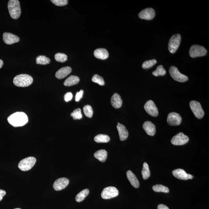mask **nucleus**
Listing matches in <instances>:
<instances>
[{"mask_svg":"<svg viewBox=\"0 0 209 209\" xmlns=\"http://www.w3.org/2000/svg\"><path fill=\"white\" fill-rule=\"evenodd\" d=\"M9 123L14 127L22 126L27 123L29 119L27 115L23 112H16L8 117Z\"/></svg>","mask_w":209,"mask_h":209,"instance_id":"1","label":"nucleus"},{"mask_svg":"<svg viewBox=\"0 0 209 209\" xmlns=\"http://www.w3.org/2000/svg\"><path fill=\"white\" fill-rule=\"evenodd\" d=\"M8 8L11 17L13 19H17L21 14L19 2L18 0H10L8 4Z\"/></svg>","mask_w":209,"mask_h":209,"instance_id":"2","label":"nucleus"},{"mask_svg":"<svg viewBox=\"0 0 209 209\" xmlns=\"http://www.w3.org/2000/svg\"><path fill=\"white\" fill-rule=\"evenodd\" d=\"M33 78L26 74H21L17 75L13 79V83L18 87H29L32 83Z\"/></svg>","mask_w":209,"mask_h":209,"instance_id":"3","label":"nucleus"},{"mask_svg":"<svg viewBox=\"0 0 209 209\" xmlns=\"http://www.w3.org/2000/svg\"><path fill=\"white\" fill-rule=\"evenodd\" d=\"M36 162V159L34 157H29L20 161L18 164V167L23 171L30 170L34 166Z\"/></svg>","mask_w":209,"mask_h":209,"instance_id":"4","label":"nucleus"},{"mask_svg":"<svg viewBox=\"0 0 209 209\" xmlns=\"http://www.w3.org/2000/svg\"><path fill=\"white\" fill-rule=\"evenodd\" d=\"M181 37L180 34L173 35L170 38L169 42V50L172 54H174L180 46Z\"/></svg>","mask_w":209,"mask_h":209,"instance_id":"5","label":"nucleus"},{"mask_svg":"<svg viewBox=\"0 0 209 209\" xmlns=\"http://www.w3.org/2000/svg\"><path fill=\"white\" fill-rule=\"evenodd\" d=\"M207 53L206 49L205 47L197 45H194L192 46L189 51L190 55L192 58L205 56Z\"/></svg>","mask_w":209,"mask_h":209,"instance_id":"6","label":"nucleus"},{"mask_svg":"<svg viewBox=\"0 0 209 209\" xmlns=\"http://www.w3.org/2000/svg\"><path fill=\"white\" fill-rule=\"evenodd\" d=\"M190 107L192 112L197 118L201 119L204 117L205 112L200 102L196 101H190Z\"/></svg>","mask_w":209,"mask_h":209,"instance_id":"7","label":"nucleus"},{"mask_svg":"<svg viewBox=\"0 0 209 209\" xmlns=\"http://www.w3.org/2000/svg\"><path fill=\"white\" fill-rule=\"evenodd\" d=\"M169 71L171 76L175 81L183 83L188 80L187 76L181 73L177 68L175 66H172L170 67Z\"/></svg>","mask_w":209,"mask_h":209,"instance_id":"8","label":"nucleus"},{"mask_svg":"<svg viewBox=\"0 0 209 209\" xmlns=\"http://www.w3.org/2000/svg\"><path fill=\"white\" fill-rule=\"evenodd\" d=\"M119 194V190L116 187L110 186L104 189L101 193V196L104 199L108 200L117 197Z\"/></svg>","mask_w":209,"mask_h":209,"instance_id":"9","label":"nucleus"},{"mask_svg":"<svg viewBox=\"0 0 209 209\" xmlns=\"http://www.w3.org/2000/svg\"><path fill=\"white\" fill-rule=\"evenodd\" d=\"M189 140L187 136L182 132H180L172 137L171 142L174 145H183L187 143Z\"/></svg>","mask_w":209,"mask_h":209,"instance_id":"10","label":"nucleus"},{"mask_svg":"<svg viewBox=\"0 0 209 209\" xmlns=\"http://www.w3.org/2000/svg\"><path fill=\"white\" fill-rule=\"evenodd\" d=\"M144 108L147 113L152 117H156L158 115V109L152 100L147 101L144 105Z\"/></svg>","mask_w":209,"mask_h":209,"instance_id":"11","label":"nucleus"},{"mask_svg":"<svg viewBox=\"0 0 209 209\" xmlns=\"http://www.w3.org/2000/svg\"><path fill=\"white\" fill-rule=\"evenodd\" d=\"M182 118L181 116L175 112L170 113L167 118V122L169 125L177 126L180 125L181 123Z\"/></svg>","mask_w":209,"mask_h":209,"instance_id":"12","label":"nucleus"},{"mask_svg":"<svg viewBox=\"0 0 209 209\" xmlns=\"http://www.w3.org/2000/svg\"><path fill=\"white\" fill-rule=\"evenodd\" d=\"M174 177L179 180H191L193 176L191 174H187L183 169H179L174 170L172 172Z\"/></svg>","mask_w":209,"mask_h":209,"instance_id":"13","label":"nucleus"},{"mask_svg":"<svg viewBox=\"0 0 209 209\" xmlns=\"http://www.w3.org/2000/svg\"><path fill=\"white\" fill-rule=\"evenodd\" d=\"M155 16V12L153 9L147 8L144 9L139 13V17L140 19L150 20L153 19Z\"/></svg>","mask_w":209,"mask_h":209,"instance_id":"14","label":"nucleus"},{"mask_svg":"<svg viewBox=\"0 0 209 209\" xmlns=\"http://www.w3.org/2000/svg\"><path fill=\"white\" fill-rule=\"evenodd\" d=\"M69 182L68 179L64 177L58 179L54 182L53 187L56 190L59 191L67 187L69 185Z\"/></svg>","mask_w":209,"mask_h":209,"instance_id":"15","label":"nucleus"},{"mask_svg":"<svg viewBox=\"0 0 209 209\" xmlns=\"http://www.w3.org/2000/svg\"><path fill=\"white\" fill-rule=\"evenodd\" d=\"M3 39L5 44L12 45L19 42V38L17 36L11 33H4L3 35Z\"/></svg>","mask_w":209,"mask_h":209,"instance_id":"16","label":"nucleus"},{"mask_svg":"<svg viewBox=\"0 0 209 209\" xmlns=\"http://www.w3.org/2000/svg\"><path fill=\"white\" fill-rule=\"evenodd\" d=\"M142 127L146 133L148 135L150 136L155 135L156 129L155 125L152 122L150 121H147L144 122Z\"/></svg>","mask_w":209,"mask_h":209,"instance_id":"17","label":"nucleus"},{"mask_svg":"<svg viewBox=\"0 0 209 209\" xmlns=\"http://www.w3.org/2000/svg\"><path fill=\"white\" fill-rule=\"evenodd\" d=\"M117 128L118 131L120 140L123 141L126 140L128 137L129 133L125 126L118 122Z\"/></svg>","mask_w":209,"mask_h":209,"instance_id":"18","label":"nucleus"},{"mask_svg":"<svg viewBox=\"0 0 209 209\" xmlns=\"http://www.w3.org/2000/svg\"><path fill=\"white\" fill-rule=\"evenodd\" d=\"M72 69L70 67H65L61 68L56 74V77L58 79L64 78L71 73Z\"/></svg>","mask_w":209,"mask_h":209,"instance_id":"19","label":"nucleus"},{"mask_svg":"<svg viewBox=\"0 0 209 209\" xmlns=\"http://www.w3.org/2000/svg\"><path fill=\"white\" fill-rule=\"evenodd\" d=\"M111 103L113 107L115 109L120 108L121 107L122 104L121 98L118 94L115 93L111 98Z\"/></svg>","mask_w":209,"mask_h":209,"instance_id":"20","label":"nucleus"},{"mask_svg":"<svg viewBox=\"0 0 209 209\" xmlns=\"http://www.w3.org/2000/svg\"><path fill=\"white\" fill-rule=\"evenodd\" d=\"M94 57L97 59L102 60H105L109 57V54L107 50L104 49H98L94 51Z\"/></svg>","mask_w":209,"mask_h":209,"instance_id":"21","label":"nucleus"},{"mask_svg":"<svg viewBox=\"0 0 209 209\" xmlns=\"http://www.w3.org/2000/svg\"><path fill=\"white\" fill-rule=\"evenodd\" d=\"M126 175L128 180L132 186L136 188H138L139 186V182L136 176L131 170L128 171Z\"/></svg>","mask_w":209,"mask_h":209,"instance_id":"22","label":"nucleus"},{"mask_svg":"<svg viewBox=\"0 0 209 209\" xmlns=\"http://www.w3.org/2000/svg\"><path fill=\"white\" fill-rule=\"evenodd\" d=\"M79 78L77 76L72 75L70 76L65 81L64 84L65 86L70 87L75 85L79 82Z\"/></svg>","mask_w":209,"mask_h":209,"instance_id":"23","label":"nucleus"},{"mask_svg":"<svg viewBox=\"0 0 209 209\" xmlns=\"http://www.w3.org/2000/svg\"><path fill=\"white\" fill-rule=\"evenodd\" d=\"M94 157L102 162H105L107 157V152L104 150L97 151L94 153Z\"/></svg>","mask_w":209,"mask_h":209,"instance_id":"24","label":"nucleus"},{"mask_svg":"<svg viewBox=\"0 0 209 209\" xmlns=\"http://www.w3.org/2000/svg\"><path fill=\"white\" fill-rule=\"evenodd\" d=\"M94 140L98 143L107 142L110 141V137L105 134H99L94 137Z\"/></svg>","mask_w":209,"mask_h":209,"instance_id":"25","label":"nucleus"},{"mask_svg":"<svg viewBox=\"0 0 209 209\" xmlns=\"http://www.w3.org/2000/svg\"><path fill=\"white\" fill-rule=\"evenodd\" d=\"M89 190L88 189H85V190H83L76 196V201L78 202H81L83 201L84 199L89 195Z\"/></svg>","mask_w":209,"mask_h":209,"instance_id":"26","label":"nucleus"},{"mask_svg":"<svg viewBox=\"0 0 209 209\" xmlns=\"http://www.w3.org/2000/svg\"><path fill=\"white\" fill-rule=\"evenodd\" d=\"M142 178L144 180H147L150 177V172L149 169V166L147 163L145 162L143 163V168H142Z\"/></svg>","mask_w":209,"mask_h":209,"instance_id":"27","label":"nucleus"},{"mask_svg":"<svg viewBox=\"0 0 209 209\" xmlns=\"http://www.w3.org/2000/svg\"><path fill=\"white\" fill-rule=\"evenodd\" d=\"M50 62L49 58L44 56H40L36 59V63L38 64L46 65L49 64Z\"/></svg>","mask_w":209,"mask_h":209,"instance_id":"28","label":"nucleus"},{"mask_svg":"<svg viewBox=\"0 0 209 209\" xmlns=\"http://www.w3.org/2000/svg\"><path fill=\"white\" fill-rule=\"evenodd\" d=\"M153 190L156 192H162L164 193H169V190L168 187L165 186L157 185H154L152 187Z\"/></svg>","mask_w":209,"mask_h":209,"instance_id":"29","label":"nucleus"},{"mask_svg":"<svg viewBox=\"0 0 209 209\" xmlns=\"http://www.w3.org/2000/svg\"><path fill=\"white\" fill-rule=\"evenodd\" d=\"M166 73V71L164 68L163 66L162 65H159L157 66L156 70L152 72V74L155 76H164Z\"/></svg>","mask_w":209,"mask_h":209,"instance_id":"30","label":"nucleus"},{"mask_svg":"<svg viewBox=\"0 0 209 209\" xmlns=\"http://www.w3.org/2000/svg\"><path fill=\"white\" fill-rule=\"evenodd\" d=\"M157 61L155 59H152L144 62L142 64V68L144 69L150 68L157 63Z\"/></svg>","mask_w":209,"mask_h":209,"instance_id":"31","label":"nucleus"},{"mask_svg":"<svg viewBox=\"0 0 209 209\" xmlns=\"http://www.w3.org/2000/svg\"><path fill=\"white\" fill-rule=\"evenodd\" d=\"M56 61L60 62H64L67 60V56L63 53H58L55 56Z\"/></svg>","mask_w":209,"mask_h":209,"instance_id":"32","label":"nucleus"},{"mask_svg":"<svg viewBox=\"0 0 209 209\" xmlns=\"http://www.w3.org/2000/svg\"><path fill=\"white\" fill-rule=\"evenodd\" d=\"M83 112L86 117L91 118L92 117L93 114V110L92 108L90 105H86L83 108Z\"/></svg>","mask_w":209,"mask_h":209,"instance_id":"33","label":"nucleus"},{"mask_svg":"<svg viewBox=\"0 0 209 209\" xmlns=\"http://www.w3.org/2000/svg\"><path fill=\"white\" fill-rule=\"evenodd\" d=\"M71 115L72 116L74 120L81 119L82 118L81 109L79 108L75 109V110L73 111V112L71 113Z\"/></svg>","mask_w":209,"mask_h":209,"instance_id":"34","label":"nucleus"},{"mask_svg":"<svg viewBox=\"0 0 209 209\" xmlns=\"http://www.w3.org/2000/svg\"><path fill=\"white\" fill-rule=\"evenodd\" d=\"M92 81L93 82L97 83L100 86H103L104 84L103 78L98 75V74H95V75L93 76Z\"/></svg>","mask_w":209,"mask_h":209,"instance_id":"35","label":"nucleus"},{"mask_svg":"<svg viewBox=\"0 0 209 209\" xmlns=\"http://www.w3.org/2000/svg\"><path fill=\"white\" fill-rule=\"evenodd\" d=\"M51 1L56 6H66L68 2L67 0H52Z\"/></svg>","mask_w":209,"mask_h":209,"instance_id":"36","label":"nucleus"},{"mask_svg":"<svg viewBox=\"0 0 209 209\" xmlns=\"http://www.w3.org/2000/svg\"><path fill=\"white\" fill-rule=\"evenodd\" d=\"M73 95L72 93L71 92H67L65 94L64 96V99L65 101L66 102H68L72 99Z\"/></svg>","mask_w":209,"mask_h":209,"instance_id":"37","label":"nucleus"},{"mask_svg":"<svg viewBox=\"0 0 209 209\" xmlns=\"http://www.w3.org/2000/svg\"><path fill=\"white\" fill-rule=\"evenodd\" d=\"M84 91L83 90H81L79 92L76 93L75 96V100L76 102H78L80 99L82 98L83 94Z\"/></svg>","mask_w":209,"mask_h":209,"instance_id":"38","label":"nucleus"},{"mask_svg":"<svg viewBox=\"0 0 209 209\" xmlns=\"http://www.w3.org/2000/svg\"><path fill=\"white\" fill-rule=\"evenodd\" d=\"M6 192L5 190H0V201H1L3 198V197L6 195Z\"/></svg>","mask_w":209,"mask_h":209,"instance_id":"39","label":"nucleus"},{"mask_svg":"<svg viewBox=\"0 0 209 209\" xmlns=\"http://www.w3.org/2000/svg\"><path fill=\"white\" fill-rule=\"evenodd\" d=\"M157 209H169L168 207L163 204H160L157 207Z\"/></svg>","mask_w":209,"mask_h":209,"instance_id":"40","label":"nucleus"},{"mask_svg":"<svg viewBox=\"0 0 209 209\" xmlns=\"http://www.w3.org/2000/svg\"><path fill=\"white\" fill-rule=\"evenodd\" d=\"M3 62L2 60L0 59V69L3 66Z\"/></svg>","mask_w":209,"mask_h":209,"instance_id":"41","label":"nucleus"},{"mask_svg":"<svg viewBox=\"0 0 209 209\" xmlns=\"http://www.w3.org/2000/svg\"><path fill=\"white\" fill-rule=\"evenodd\" d=\"M21 209L20 208H15V209Z\"/></svg>","mask_w":209,"mask_h":209,"instance_id":"42","label":"nucleus"}]
</instances>
